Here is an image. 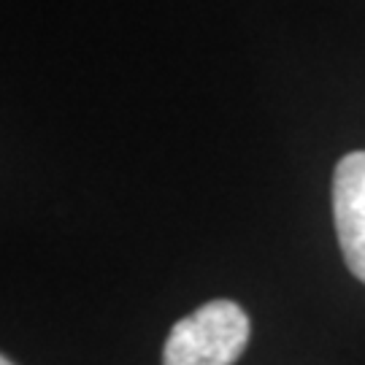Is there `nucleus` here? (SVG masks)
Here are the masks:
<instances>
[{
	"mask_svg": "<svg viewBox=\"0 0 365 365\" xmlns=\"http://www.w3.org/2000/svg\"><path fill=\"white\" fill-rule=\"evenodd\" d=\"M252 325L233 300H209L170 327L163 365H233L249 344Z\"/></svg>",
	"mask_w": 365,
	"mask_h": 365,
	"instance_id": "1",
	"label": "nucleus"
},
{
	"mask_svg": "<svg viewBox=\"0 0 365 365\" xmlns=\"http://www.w3.org/2000/svg\"><path fill=\"white\" fill-rule=\"evenodd\" d=\"M333 220L344 260L365 284V152L341 157L333 173Z\"/></svg>",
	"mask_w": 365,
	"mask_h": 365,
	"instance_id": "2",
	"label": "nucleus"
},
{
	"mask_svg": "<svg viewBox=\"0 0 365 365\" xmlns=\"http://www.w3.org/2000/svg\"><path fill=\"white\" fill-rule=\"evenodd\" d=\"M0 365H14V363L9 360V357H3V360H0Z\"/></svg>",
	"mask_w": 365,
	"mask_h": 365,
	"instance_id": "3",
	"label": "nucleus"
}]
</instances>
